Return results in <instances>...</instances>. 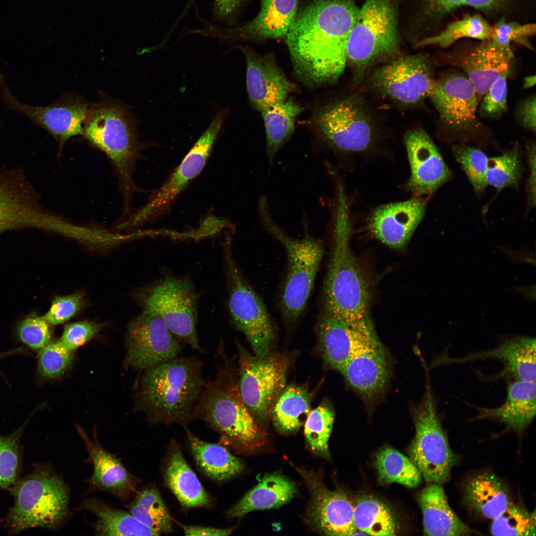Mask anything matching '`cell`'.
I'll return each mask as SVG.
<instances>
[{
	"label": "cell",
	"mask_w": 536,
	"mask_h": 536,
	"mask_svg": "<svg viewBox=\"0 0 536 536\" xmlns=\"http://www.w3.org/2000/svg\"><path fill=\"white\" fill-rule=\"evenodd\" d=\"M358 10L356 0H313L297 13L286 41L294 71L306 84L332 83L341 75Z\"/></svg>",
	"instance_id": "obj_1"
},
{
	"label": "cell",
	"mask_w": 536,
	"mask_h": 536,
	"mask_svg": "<svg viewBox=\"0 0 536 536\" xmlns=\"http://www.w3.org/2000/svg\"><path fill=\"white\" fill-rule=\"evenodd\" d=\"M216 355L219 362L216 376L206 382L194 408V418L217 432L219 442L225 447L242 452L254 451L265 443V433L241 399L222 341Z\"/></svg>",
	"instance_id": "obj_2"
},
{
	"label": "cell",
	"mask_w": 536,
	"mask_h": 536,
	"mask_svg": "<svg viewBox=\"0 0 536 536\" xmlns=\"http://www.w3.org/2000/svg\"><path fill=\"white\" fill-rule=\"evenodd\" d=\"M203 366L196 356H178L145 369L138 403L150 424L185 425L195 419L194 408L206 383Z\"/></svg>",
	"instance_id": "obj_3"
},
{
	"label": "cell",
	"mask_w": 536,
	"mask_h": 536,
	"mask_svg": "<svg viewBox=\"0 0 536 536\" xmlns=\"http://www.w3.org/2000/svg\"><path fill=\"white\" fill-rule=\"evenodd\" d=\"M346 201L338 202L334 247L323 287L324 311L354 324L372 323L368 282L352 254Z\"/></svg>",
	"instance_id": "obj_4"
},
{
	"label": "cell",
	"mask_w": 536,
	"mask_h": 536,
	"mask_svg": "<svg viewBox=\"0 0 536 536\" xmlns=\"http://www.w3.org/2000/svg\"><path fill=\"white\" fill-rule=\"evenodd\" d=\"M83 134L111 160L127 201L134 187L132 172L139 150L131 112L119 100L103 95L98 103L88 107Z\"/></svg>",
	"instance_id": "obj_5"
},
{
	"label": "cell",
	"mask_w": 536,
	"mask_h": 536,
	"mask_svg": "<svg viewBox=\"0 0 536 536\" xmlns=\"http://www.w3.org/2000/svg\"><path fill=\"white\" fill-rule=\"evenodd\" d=\"M13 492L14 504L5 520L12 533L35 527L54 529L67 516L68 489L51 469H36L17 483Z\"/></svg>",
	"instance_id": "obj_6"
},
{
	"label": "cell",
	"mask_w": 536,
	"mask_h": 536,
	"mask_svg": "<svg viewBox=\"0 0 536 536\" xmlns=\"http://www.w3.org/2000/svg\"><path fill=\"white\" fill-rule=\"evenodd\" d=\"M264 226L285 247L287 269L281 295L282 317L288 325L295 324L304 310L324 255L322 243L310 234L302 239L286 234L272 220L268 203L259 204Z\"/></svg>",
	"instance_id": "obj_7"
},
{
	"label": "cell",
	"mask_w": 536,
	"mask_h": 536,
	"mask_svg": "<svg viewBox=\"0 0 536 536\" xmlns=\"http://www.w3.org/2000/svg\"><path fill=\"white\" fill-rule=\"evenodd\" d=\"M399 48L394 0H365L349 34L347 60L361 76L367 67L395 55Z\"/></svg>",
	"instance_id": "obj_8"
},
{
	"label": "cell",
	"mask_w": 536,
	"mask_h": 536,
	"mask_svg": "<svg viewBox=\"0 0 536 536\" xmlns=\"http://www.w3.org/2000/svg\"><path fill=\"white\" fill-rule=\"evenodd\" d=\"M137 299L143 311L158 315L178 340L202 351L197 332L198 295L190 278L163 272L139 291Z\"/></svg>",
	"instance_id": "obj_9"
},
{
	"label": "cell",
	"mask_w": 536,
	"mask_h": 536,
	"mask_svg": "<svg viewBox=\"0 0 536 536\" xmlns=\"http://www.w3.org/2000/svg\"><path fill=\"white\" fill-rule=\"evenodd\" d=\"M230 239L223 245L228 307L235 327L245 335L255 355L266 356L275 336L272 319L262 299L247 282L235 262Z\"/></svg>",
	"instance_id": "obj_10"
},
{
	"label": "cell",
	"mask_w": 536,
	"mask_h": 536,
	"mask_svg": "<svg viewBox=\"0 0 536 536\" xmlns=\"http://www.w3.org/2000/svg\"><path fill=\"white\" fill-rule=\"evenodd\" d=\"M426 381L423 397L413 412L415 434L407 453L426 481L442 484L449 480L457 457L449 446Z\"/></svg>",
	"instance_id": "obj_11"
},
{
	"label": "cell",
	"mask_w": 536,
	"mask_h": 536,
	"mask_svg": "<svg viewBox=\"0 0 536 536\" xmlns=\"http://www.w3.org/2000/svg\"><path fill=\"white\" fill-rule=\"evenodd\" d=\"M238 389L241 399L255 418L265 420L285 387L288 358L270 354L253 356L237 342Z\"/></svg>",
	"instance_id": "obj_12"
},
{
	"label": "cell",
	"mask_w": 536,
	"mask_h": 536,
	"mask_svg": "<svg viewBox=\"0 0 536 536\" xmlns=\"http://www.w3.org/2000/svg\"><path fill=\"white\" fill-rule=\"evenodd\" d=\"M64 220L40 206L32 186L19 172L0 171V232L32 227L59 232Z\"/></svg>",
	"instance_id": "obj_13"
},
{
	"label": "cell",
	"mask_w": 536,
	"mask_h": 536,
	"mask_svg": "<svg viewBox=\"0 0 536 536\" xmlns=\"http://www.w3.org/2000/svg\"><path fill=\"white\" fill-rule=\"evenodd\" d=\"M390 370L388 354L373 325L360 328L350 357L340 372L353 389L369 400L384 391Z\"/></svg>",
	"instance_id": "obj_14"
},
{
	"label": "cell",
	"mask_w": 536,
	"mask_h": 536,
	"mask_svg": "<svg viewBox=\"0 0 536 536\" xmlns=\"http://www.w3.org/2000/svg\"><path fill=\"white\" fill-rule=\"evenodd\" d=\"M227 115L226 110L217 113L170 178L134 216V223L138 225L166 212L178 195L200 174L210 155Z\"/></svg>",
	"instance_id": "obj_15"
},
{
	"label": "cell",
	"mask_w": 536,
	"mask_h": 536,
	"mask_svg": "<svg viewBox=\"0 0 536 536\" xmlns=\"http://www.w3.org/2000/svg\"><path fill=\"white\" fill-rule=\"evenodd\" d=\"M0 84L2 99L7 107L48 132L56 139L60 148L71 137L83 134V123L88 110L83 96L67 94L50 105L33 106L16 99L0 75Z\"/></svg>",
	"instance_id": "obj_16"
},
{
	"label": "cell",
	"mask_w": 536,
	"mask_h": 536,
	"mask_svg": "<svg viewBox=\"0 0 536 536\" xmlns=\"http://www.w3.org/2000/svg\"><path fill=\"white\" fill-rule=\"evenodd\" d=\"M127 362L146 369L178 356L182 345L157 314L143 311L129 325Z\"/></svg>",
	"instance_id": "obj_17"
},
{
	"label": "cell",
	"mask_w": 536,
	"mask_h": 536,
	"mask_svg": "<svg viewBox=\"0 0 536 536\" xmlns=\"http://www.w3.org/2000/svg\"><path fill=\"white\" fill-rule=\"evenodd\" d=\"M322 138L333 148L360 152L372 143L373 131L368 117L354 101L344 99L324 108L316 119Z\"/></svg>",
	"instance_id": "obj_18"
},
{
	"label": "cell",
	"mask_w": 536,
	"mask_h": 536,
	"mask_svg": "<svg viewBox=\"0 0 536 536\" xmlns=\"http://www.w3.org/2000/svg\"><path fill=\"white\" fill-rule=\"evenodd\" d=\"M303 478L310 494L306 510L307 521L318 532L327 536H354V506L347 496L326 487L318 474L295 467Z\"/></svg>",
	"instance_id": "obj_19"
},
{
	"label": "cell",
	"mask_w": 536,
	"mask_h": 536,
	"mask_svg": "<svg viewBox=\"0 0 536 536\" xmlns=\"http://www.w3.org/2000/svg\"><path fill=\"white\" fill-rule=\"evenodd\" d=\"M428 60L421 55L401 58L376 69L374 88L404 104H414L429 95L434 80Z\"/></svg>",
	"instance_id": "obj_20"
},
{
	"label": "cell",
	"mask_w": 536,
	"mask_h": 536,
	"mask_svg": "<svg viewBox=\"0 0 536 536\" xmlns=\"http://www.w3.org/2000/svg\"><path fill=\"white\" fill-rule=\"evenodd\" d=\"M428 96L442 121L449 128L466 131L477 128L479 99L466 76L454 73L434 80Z\"/></svg>",
	"instance_id": "obj_21"
},
{
	"label": "cell",
	"mask_w": 536,
	"mask_h": 536,
	"mask_svg": "<svg viewBox=\"0 0 536 536\" xmlns=\"http://www.w3.org/2000/svg\"><path fill=\"white\" fill-rule=\"evenodd\" d=\"M410 168L407 189L415 197L432 195L452 178V173L438 148L421 129L407 132L404 136Z\"/></svg>",
	"instance_id": "obj_22"
},
{
	"label": "cell",
	"mask_w": 536,
	"mask_h": 536,
	"mask_svg": "<svg viewBox=\"0 0 536 536\" xmlns=\"http://www.w3.org/2000/svg\"><path fill=\"white\" fill-rule=\"evenodd\" d=\"M486 358L500 360L503 365L499 373L490 377L491 380L512 377L513 380L536 382V339L532 337H511L493 349L470 353L462 357H452L442 353L434 358L430 366L462 364Z\"/></svg>",
	"instance_id": "obj_23"
},
{
	"label": "cell",
	"mask_w": 536,
	"mask_h": 536,
	"mask_svg": "<svg viewBox=\"0 0 536 536\" xmlns=\"http://www.w3.org/2000/svg\"><path fill=\"white\" fill-rule=\"evenodd\" d=\"M298 0H262L261 10L249 22L234 28L210 25L198 33L220 40L277 39L286 36L297 14Z\"/></svg>",
	"instance_id": "obj_24"
},
{
	"label": "cell",
	"mask_w": 536,
	"mask_h": 536,
	"mask_svg": "<svg viewBox=\"0 0 536 536\" xmlns=\"http://www.w3.org/2000/svg\"><path fill=\"white\" fill-rule=\"evenodd\" d=\"M426 203V199L415 197L377 207L370 220L372 234L390 247L404 248L423 219Z\"/></svg>",
	"instance_id": "obj_25"
},
{
	"label": "cell",
	"mask_w": 536,
	"mask_h": 536,
	"mask_svg": "<svg viewBox=\"0 0 536 536\" xmlns=\"http://www.w3.org/2000/svg\"><path fill=\"white\" fill-rule=\"evenodd\" d=\"M240 48L246 59L247 89L253 106L262 112L284 101L292 87L274 56L261 55L247 47Z\"/></svg>",
	"instance_id": "obj_26"
},
{
	"label": "cell",
	"mask_w": 536,
	"mask_h": 536,
	"mask_svg": "<svg viewBox=\"0 0 536 536\" xmlns=\"http://www.w3.org/2000/svg\"><path fill=\"white\" fill-rule=\"evenodd\" d=\"M536 382L510 379L504 403L492 408L473 405L477 414L470 421L496 420L505 425L506 430L522 434L536 415Z\"/></svg>",
	"instance_id": "obj_27"
},
{
	"label": "cell",
	"mask_w": 536,
	"mask_h": 536,
	"mask_svg": "<svg viewBox=\"0 0 536 536\" xmlns=\"http://www.w3.org/2000/svg\"><path fill=\"white\" fill-rule=\"evenodd\" d=\"M77 429L85 444L93 465V473L88 482L95 490L109 492L125 500L134 491V476L113 454L95 440L91 441L79 426Z\"/></svg>",
	"instance_id": "obj_28"
},
{
	"label": "cell",
	"mask_w": 536,
	"mask_h": 536,
	"mask_svg": "<svg viewBox=\"0 0 536 536\" xmlns=\"http://www.w3.org/2000/svg\"><path fill=\"white\" fill-rule=\"evenodd\" d=\"M513 57V53L500 49L487 38L459 55L455 64L465 72L480 99L498 77L509 71Z\"/></svg>",
	"instance_id": "obj_29"
},
{
	"label": "cell",
	"mask_w": 536,
	"mask_h": 536,
	"mask_svg": "<svg viewBox=\"0 0 536 536\" xmlns=\"http://www.w3.org/2000/svg\"><path fill=\"white\" fill-rule=\"evenodd\" d=\"M371 324H354L323 310L317 322L316 331L326 364L340 372L350 357L359 330Z\"/></svg>",
	"instance_id": "obj_30"
},
{
	"label": "cell",
	"mask_w": 536,
	"mask_h": 536,
	"mask_svg": "<svg viewBox=\"0 0 536 536\" xmlns=\"http://www.w3.org/2000/svg\"><path fill=\"white\" fill-rule=\"evenodd\" d=\"M417 500L422 512L425 535L468 536L472 533L450 507L441 484L429 483L418 493Z\"/></svg>",
	"instance_id": "obj_31"
},
{
	"label": "cell",
	"mask_w": 536,
	"mask_h": 536,
	"mask_svg": "<svg viewBox=\"0 0 536 536\" xmlns=\"http://www.w3.org/2000/svg\"><path fill=\"white\" fill-rule=\"evenodd\" d=\"M168 487L180 504L187 508L206 507L210 499L175 442L169 449L164 469Z\"/></svg>",
	"instance_id": "obj_32"
},
{
	"label": "cell",
	"mask_w": 536,
	"mask_h": 536,
	"mask_svg": "<svg viewBox=\"0 0 536 536\" xmlns=\"http://www.w3.org/2000/svg\"><path fill=\"white\" fill-rule=\"evenodd\" d=\"M296 493L293 482L282 475L272 473L265 475L226 515L240 518L254 510L278 508L291 500Z\"/></svg>",
	"instance_id": "obj_33"
},
{
	"label": "cell",
	"mask_w": 536,
	"mask_h": 536,
	"mask_svg": "<svg viewBox=\"0 0 536 536\" xmlns=\"http://www.w3.org/2000/svg\"><path fill=\"white\" fill-rule=\"evenodd\" d=\"M464 501L469 508L492 520L513 504L503 483L495 475L488 472L469 479L465 486Z\"/></svg>",
	"instance_id": "obj_34"
},
{
	"label": "cell",
	"mask_w": 536,
	"mask_h": 536,
	"mask_svg": "<svg viewBox=\"0 0 536 536\" xmlns=\"http://www.w3.org/2000/svg\"><path fill=\"white\" fill-rule=\"evenodd\" d=\"M191 451L197 465L211 479L223 482L239 474L243 469L241 460L220 444L205 442L185 428Z\"/></svg>",
	"instance_id": "obj_35"
},
{
	"label": "cell",
	"mask_w": 536,
	"mask_h": 536,
	"mask_svg": "<svg viewBox=\"0 0 536 536\" xmlns=\"http://www.w3.org/2000/svg\"><path fill=\"white\" fill-rule=\"evenodd\" d=\"M82 508L97 517L95 532L99 536H158L130 513L117 509L96 499L87 498Z\"/></svg>",
	"instance_id": "obj_36"
},
{
	"label": "cell",
	"mask_w": 536,
	"mask_h": 536,
	"mask_svg": "<svg viewBox=\"0 0 536 536\" xmlns=\"http://www.w3.org/2000/svg\"><path fill=\"white\" fill-rule=\"evenodd\" d=\"M311 401L306 387L293 384L285 387L270 413L274 426L285 434L297 431L311 411Z\"/></svg>",
	"instance_id": "obj_37"
},
{
	"label": "cell",
	"mask_w": 536,
	"mask_h": 536,
	"mask_svg": "<svg viewBox=\"0 0 536 536\" xmlns=\"http://www.w3.org/2000/svg\"><path fill=\"white\" fill-rule=\"evenodd\" d=\"M302 111V107L289 98L261 112L266 129L269 166L279 149L292 134L295 118Z\"/></svg>",
	"instance_id": "obj_38"
},
{
	"label": "cell",
	"mask_w": 536,
	"mask_h": 536,
	"mask_svg": "<svg viewBox=\"0 0 536 536\" xmlns=\"http://www.w3.org/2000/svg\"><path fill=\"white\" fill-rule=\"evenodd\" d=\"M379 480L383 483L396 482L408 487L418 486L422 475L412 461L398 450L384 447L375 457Z\"/></svg>",
	"instance_id": "obj_39"
},
{
	"label": "cell",
	"mask_w": 536,
	"mask_h": 536,
	"mask_svg": "<svg viewBox=\"0 0 536 536\" xmlns=\"http://www.w3.org/2000/svg\"><path fill=\"white\" fill-rule=\"evenodd\" d=\"M354 522L356 529L367 535H396V521L391 509L373 497L362 498L354 506Z\"/></svg>",
	"instance_id": "obj_40"
},
{
	"label": "cell",
	"mask_w": 536,
	"mask_h": 536,
	"mask_svg": "<svg viewBox=\"0 0 536 536\" xmlns=\"http://www.w3.org/2000/svg\"><path fill=\"white\" fill-rule=\"evenodd\" d=\"M129 509L135 519L159 535L172 532L171 517L157 489L147 487L141 490Z\"/></svg>",
	"instance_id": "obj_41"
},
{
	"label": "cell",
	"mask_w": 536,
	"mask_h": 536,
	"mask_svg": "<svg viewBox=\"0 0 536 536\" xmlns=\"http://www.w3.org/2000/svg\"><path fill=\"white\" fill-rule=\"evenodd\" d=\"M491 28L487 20L480 14H468L449 24L437 34L422 39L416 46H437L445 48L464 38L483 41L488 38Z\"/></svg>",
	"instance_id": "obj_42"
},
{
	"label": "cell",
	"mask_w": 536,
	"mask_h": 536,
	"mask_svg": "<svg viewBox=\"0 0 536 536\" xmlns=\"http://www.w3.org/2000/svg\"><path fill=\"white\" fill-rule=\"evenodd\" d=\"M523 174L521 154L518 143L504 154L489 157L486 173L488 186L493 187L497 195L504 188L517 189Z\"/></svg>",
	"instance_id": "obj_43"
},
{
	"label": "cell",
	"mask_w": 536,
	"mask_h": 536,
	"mask_svg": "<svg viewBox=\"0 0 536 536\" xmlns=\"http://www.w3.org/2000/svg\"><path fill=\"white\" fill-rule=\"evenodd\" d=\"M335 418L332 407L323 402L310 411L304 423V434L312 451L329 457L328 441Z\"/></svg>",
	"instance_id": "obj_44"
},
{
	"label": "cell",
	"mask_w": 536,
	"mask_h": 536,
	"mask_svg": "<svg viewBox=\"0 0 536 536\" xmlns=\"http://www.w3.org/2000/svg\"><path fill=\"white\" fill-rule=\"evenodd\" d=\"M536 512L513 503L496 518L492 520L490 533L493 536L536 535Z\"/></svg>",
	"instance_id": "obj_45"
},
{
	"label": "cell",
	"mask_w": 536,
	"mask_h": 536,
	"mask_svg": "<svg viewBox=\"0 0 536 536\" xmlns=\"http://www.w3.org/2000/svg\"><path fill=\"white\" fill-rule=\"evenodd\" d=\"M452 153L476 194L482 195L488 186L486 173L489 157L480 149L465 144L454 145L452 146Z\"/></svg>",
	"instance_id": "obj_46"
},
{
	"label": "cell",
	"mask_w": 536,
	"mask_h": 536,
	"mask_svg": "<svg viewBox=\"0 0 536 536\" xmlns=\"http://www.w3.org/2000/svg\"><path fill=\"white\" fill-rule=\"evenodd\" d=\"M31 417L11 434L0 436V487L7 488L15 483L19 467V441Z\"/></svg>",
	"instance_id": "obj_47"
},
{
	"label": "cell",
	"mask_w": 536,
	"mask_h": 536,
	"mask_svg": "<svg viewBox=\"0 0 536 536\" xmlns=\"http://www.w3.org/2000/svg\"><path fill=\"white\" fill-rule=\"evenodd\" d=\"M72 359V351L66 348L60 340L50 342L39 351V377L50 380L59 377L69 366Z\"/></svg>",
	"instance_id": "obj_48"
},
{
	"label": "cell",
	"mask_w": 536,
	"mask_h": 536,
	"mask_svg": "<svg viewBox=\"0 0 536 536\" xmlns=\"http://www.w3.org/2000/svg\"><path fill=\"white\" fill-rule=\"evenodd\" d=\"M535 33V24H522L517 22H507L502 18L492 26L488 38L500 49L513 53L510 46L512 42L528 45L527 40Z\"/></svg>",
	"instance_id": "obj_49"
},
{
	"label": "cell",
	"mask_w": 536,
	"mask_h": 536,
	"mask_svg": "<svg viewBox=\"0 0 536 536\" xmlns=\"http://www.w3.org/2000/svg\"><path fill=\"white\" fill-rule=\"evenodd\" d=\"M20 340L32 350H40L50 342V324L42 317L31 316L21 322L17 328Z\"/></svg>",
	"instance_id": "obj_50"
},
{
	"label": "cell",
	"mask_w": 536,
	"mask_h": 536,
	"mask_svg": "<svg viewBox=\"0 0 536 536\" xmlns=\"http://www.w3.org/2000/svg\"><path fill=\"white\" fill-rule=\"evenodd\" d=\"M509 71L498 77L482 98L480 111L483 115L497 116L507 109V78Z\"/></svg>",
	"instance_id": "obj_51"
},
{
	"label": "cell",
	"mask_w": 536,
	"mask_h": 536,
	"mask_svg": "<svg viewBox=\"0 0 536 536\" xmlns=\"http://www.w3.org/2000/svg\"><path fill=\"white\" fill-rule=\"evenodd\" d=\"M82 295L80 293L56 297L52 301L49 311L43 317L52 325L63 323L79 310L82 305Z\"/></svg>",
	"instance_id": "obj_52"
},
{
	"label": "cell",
	"mask_w": 536,
	"mask_h": 536,
	"mask_svg": "<svg viewBox=\"0 0 536 536\" xmlns=\"http://www.w3.org/2000/svg\"><path fill=\"white\" fill-rule=\"evenodd\" d=\"M100 324L87 321L67 325L59 340L67 349L73 351L93 337L101 329Z\"/></svg>",
	"instance_id": "obj_53"
},
{
	"label": "cell",
	"mask_w": 536,
	"mask_h": 536,
	"mask_svg": "<svg viewBox=\"0 0 536 536\" xmlns=\"http://www.w3.org/2000/svg\"><path fill=\"white\" fill-rule=\"evenodd\" d=\"M465 0H424L422 4V16L425 20L439 21L457 8L464 5Z\"/></svg>",
	"instance_id": "obj_54"
},
{
	"label": "cell",
	"mask_w": 536,
	"mask_h": 536,
	"mask_svg": "<svg viewBox=\"0 0 536 536\" xmlns=\"http://www.w3.org/2000/svg\"><path fill=\"white\" fill-rule=\"evenodd\" d=\"M536 151L535 143H531L527 147V159L530 168L526 186L529 208L536 205Z\"/></svg>",
	"instance_id": "obj_55"
},
{
	"label": "cell",
	"mask_w": 536,
	"mask_h": 536,
	"mask_svg": "<svg viewBox=\"0 0 536 536\" xmlns=\"http://www.w3.org/2000/svg\"><path fill=\"white\" fill-rule=\"evenodd\" d=\"M536 97H532L526 100L519 110V117L522 125L526 129L536 131Z\"/></svg>",
	"instance_id": "obj_56"
},
{
	"label": "cell",
	"mask_w": 536,
	"mask_h": 536,
	"mask_svg": "<svg viewBox=\"0 0 536 536\" xmlns=\"http://www.w3.org/2000/svg\"><path fill=\"white\" fill-rule=\"evenodd\" d=\"M186 536H228L233 531L232 528L219 529L180 524Z\"/></svg>",
	"instance_id": "obj_57"
},
{
	"label": "cell",
	"mask_w": 536,
	"mask_h": 536,
	"mask_svg": "<svg viewBox=\"0 0 536 536\" xmlns=\"http://www.w3.org/2000/svg\"><path fill=\"white\" fill-rule=\"evenodd\" d=\"M506 0H465L464 5L485 12H492L501 8Z\"/></svg>",
	"instance_id": "obj_58"
},
{
	"label": "cell",
	"mask_w": 536,
	"mask_h": 536,
	"mask_svg": "<svg viewBox=\"0 0 536 536\" xmlns=\"http://www.w3.org/2000/svg\"><path fill=\"white\" fill-rule=\"evenodd\" d=\"M242 0H216L215 9L217 15L224 18L230 14L240 4Z\"/></svg>",
	"instance_id": "obj_59"
},
{
	"label": "cell",
	"mask_w": 536,
	"mask_h": 536,
	"mask_svg": "<svg viewBox=\"0 0 536 536\" xmlns=\"http://www.w3.org/2000/svg\"><path fill=\"white\" fill-rule=\"evenodd\" d=\"M536 83V76L531 75L525 78L524 80V87L528 88L533 87Z\"/></svg>",
	"instance_id": "obj_60"
}]
</instances>
